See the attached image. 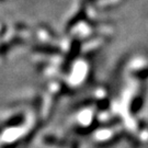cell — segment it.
<instances>
[{"label":"cell","instance_id":"obj_5","mask_svg":"<svg viewBox=\"0 0 148 148\" xmlns=\"http://www.w3.org/2000/svg\"><path fill=\"white\" fill-rule=\"evenodd\" d=\"M13 44H12V42L11 43H3V44H1L0 45V56H2V55H5L9 49H10V47L12 46Z\"/></svg>","mask_w":148,"mask_h":148},{"label":"cell","instance_id":"obj_8","mask_svg":"<svg viewBox=\"0 0 148 148\" xmlns=\"http://www.w3.org/2000/svg\"><path fill=\"white\" fill-rule=\"evenodd\" d=\"M0 1H3V0H0Z\"/></svg>","mask_w":148,"mask_h":148},{"label":"cell","instance_id":"obj_6","mask_svg":"<svg viewBox=\"0 0 148 148\" xmlns=\"http://www.w3.org/2000/svg\"><path fill=\"white\" fill-rule=\"evenodd\" d=\"M140 106H142V99H136V100L133 102V106H132V112H137L138 109L140 108Z\"/></svg>","mask_w":148,"mask_h":148},{"label":"cell","instance_id":"obj_1","mask_svg":"<svg viewBox=\"0 0 148 148\" xmlns=\"http://www.w3.org/2000/svg\"><path fill=\"white\" fill-rule=\"evenodd\" d=\"M80 42L78 40H74L73 43H71V46H70V49H69V53H68V56H67V65L71 63L73 60H74L77 56H78V54H79V51H80Z\"/></svg>","mask_w":148,"mask_h":148},{"label":"cell","instance_id":"obj_4","mask_svg":"<svg viewBox=\"0 0 148 148\" xmlns=\"http://www.w3.org/2000/svg\"><path fill=\"white\" fill-rule=\"evenodd\" d=\"M22 122H23V116L22 115H16V116L12 117L10 121L7 123L8 126H18L20 125Z\"/></svg>","mask_w":148,"mask_h":148},{"label":"cell","instance_id":"obj_3","mask_svg":"<svg viewBox=\"0 0 148 148\" xmlns=\"http://www.w3.org/2000/svg\"><path fill=\"white\" fill-rule=\"evenodd\" d=\"M85 16H86V9H85V7H82V8H81V9H80V10L75 14L74 18L68 22L66 30L68 31V30H70V29H73L77 23H79L80 21H82V20L85 19Z\"/></svg>","mask_w":148,"mask_h":148},{"label":"cell","instance_id":"obj_7","mask_svg":"<svg viewBox=\"0 0 148 148\" xmlns=\"http://www.w3.org/2000/svg\"><path fill=\"white\" fill-rule=\"evenodd\" d=\"M90 1H95V0H90Z\"/></svg>","mask_w":148,"mask_h":148},{"label":"cell","instance_id":"obj_2","mask_svg":"<svg viewBox=\"0 0 148 148\" xmlns=\"http://www.w3.org/2000/svg\"><path fill=\"white\" fill-rule=\"evenodd\" d=\"M33 51L36 53H43V54H49V55H54V54H59L60 51L59 48L52 46V45H37L33 47Z\"/></svg>","mask_w":148,"mask_h":148}]
</instances>
